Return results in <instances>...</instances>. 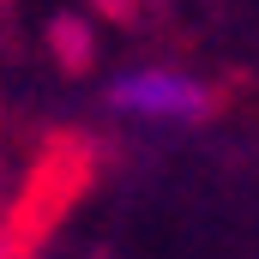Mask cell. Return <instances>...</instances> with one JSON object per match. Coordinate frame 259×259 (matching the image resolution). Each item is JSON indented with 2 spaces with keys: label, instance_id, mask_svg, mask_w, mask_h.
Returning <instances> with one entry per match:
<instances>
[{
  "label": "cell",
  "instance_id": "obj_1",
  "mask_svg": "<svg viewBox=\"0 0 259 259\" xmlns=\"http://www.w3.org/2000/svg\"><path fill=\"white\" fill-rule=\"evenodd\" d=\"M109 109L139 127H199L211 115V84L187 66H127L109 84Z\"/></svg>",
  "mask_w": 259,
  "mask_h": 259
}]
</instances>
